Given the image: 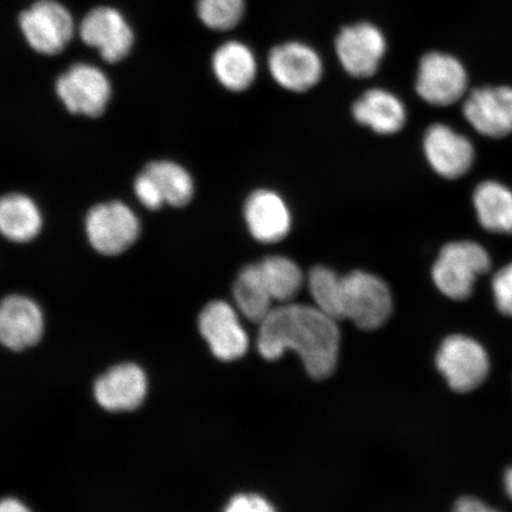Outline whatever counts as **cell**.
<instances>
[{
    "label": "cell",
    "mask_w": 512,
    "mask_h": 512,
    "mask_svg": "<svg viewBox=\"0 0 512 512\" xmlns=\"http://www.w3.org/2000/svg\"><path fill=\"white\" fill-rule=\"evenodd\" d=\"M504 486L508 496L512 499V467H510V469L505 472Z\"/></svg>",
    "instance_id": "obj_32"
},
{
    "label": "cell",
    "mask_w": 512,
    "mask_h": 512,
    "mask_svg": "<svg viewBox=\"0 0 512 512\" xmlns=\"http://www.w3.org/2000/svg\"><path fill=\"white\" fill-rule=\"evenodd\" d=\"M307 286L315 306L332 319L342 320L343 275L326 266L313 267Z\"/></svg>",
    "instance_id": "obj_25"
},
{
    "label": "cell",
    "mask_w": 512,
    "mask_h": 512,
    "mask_svg": "<svg viewBox=\"0 0 512 512\" xmlns=\"http://www.w3.org/2000/svg\"><path fill=\"white\" fill-rule=\"evenodd\" d=\"M246 12V0H197L196 14L204 27L224 32L238 27Z\"/></svg>",
    "instance_id": "obj_26"
},
{
    "label": "cell",
    "mask_w": 512,
    "mask_h": 512,
    "mask_svg": "<svg viewBox=\"0 0 512 512\" xmlns=\"http://www.w3.org/2000/svg\"><path fill=\"white\" fill-rule=\"evenodd\" d=\"M469 76L456 57L432 51L419 63L415 89L420 98L432 106L446 107L463 99Z\"/></svg>",
    "instance_id": "obj_9"
},
{
    "label": "cell",
    "mask_w": 512,
    "mask_h": 512,
    "mask_svg": "<svg viewBox=\"0 0 512 512\" xmlns=\"http://www.w3.org/2000/svg\"><path fill=\"white\" fill-rule=\"evenodd\" d=\"M268 69L280 87L303 93L315 87L323 76V62L307 44L287 42L272 49Z\"/></svg>",
    "instance_id": "obj_11"
},
{
    "label": "cell",
    "mask_w": 512,
    "mask_h": 512,
    "mask_svg": "<svg viewBox=\"0 0 512 512\" xmlns=\"http://www.w3.org/2000/svg\"><path fill=\"white\" fill-rule=\"evenodd\" d=\"M224 512H277L273 505L258 495H238L224 509Z\"/></svg>",
    "instance_id": "obj_29"
},
{
    "label": "cell",
    "mask_w": 512,
    "mask_h": 512,
    "mask_svg": "<svg viewBox=\"0 0 512 512\" xmlns=\"http://www.w3.org/2000/svg\"><path fill=\"white\" fill-rule=\"evenodd\" d=\"M134 192L140 203L150 210H158L165 204L162 191H160L158 184L145 171L142 172L134 182Z\"/></svg>",
    "instance_id": "obj_28"
},
{
    "label": "cell",
    "mask_w": 512,
    "mask_h": 512,
    "mask_svg": "<svg viewBox=\"0 0 512 512\" xmlns=\"http://www.w3.org/2000/svg\"><path fill=\"white\" fill-rule=\"evenodd\" d=\"M55 91L67 111L98 118L112 98V85L104 70L81 62L70 66L56 80Z\"/></svg>",
    "instance_id": "obj_5"
},
{
    "label": "cell",
    "mask_w": 512,
    "mask_h": 512,
    "mask_svg": "<svg viewBox=\"0 0 512 512\" xmlns=\"http://www.w3.org/2000/svg\"><path fill=\"white\" fill-rule=\"evenodd\" d=\"M492 292L499 312L512 318V262L495 274Z\"/></svg>",
    "instance_id": "obj_27"
},
{
    "label": "cell",
    "mask_w": 512,
    "mask_h": 512,
    "mask_svg": "<svg viewBox=\"0 0 512 512\" xmlns=\"http://www.w3.org/2000/svg\"><path fill=\"white\" fill-rule=\"evenodd\" d=\"M480 226L496 234H512V191L496 181L480 183L473 192Z\"/></svg>",
    "instance_id": "obj_21"
},
{
    "label": "cell",
    "mask_w": 512,
    "mask_h": 512,
    "mask_svg": "<svg viewBox=\"0 0 512 512\" xmlns=\"http://www.w3.org/2000/svg\"><path fill=\"white\" fill-rule=\"evenodd\" d=\"M392 311V293L381 278L364 271L343 275L342 319L370 331L386 324Z\"/></svg>",
    "instance_id": "obj_4"
},
{
    "label": "cell",
    "mask_w": 512,
    "mask_h": 512,
    "mask_svg": "<svg viewBox=\"0 0 512 512\" xmlns=\"http://www.w3.org/2000/svg\"><path fill=\"white\" fill-rule=\"evenodd\" d=\"M259 267L274 302H291L302 290L305 283L303 271L287 256H267L259 262Z\"/></svg>",
    "instance_id": "obj_23"
},
{
    "label": "cell",
    "mask_w": 512,
    "mask_h": 512,
    "mask_svg": "<svg viewBox=\"0 0 512 512\" xmlns=\"http://www.w3.org/2000/svg\"><path fill=\"white\" fill-rule=\"evenodd\" d=\"M424 152L431 168L446 179L463 177L475 162V147L470 139L444 124L428 127Z\"/></svg>",
    "instance_id": "obj_14"
},
{
    "label": "cell",
    "mask_w": 512,
    "mask_h": 512,
    "mask_svg": "<svg viewBox=\"0 0 512 512\" xmlns=\"http://www.w3.org/2000/svg\"><path fill=\"white\" fill-rule=\"evenodd\" d=\"M144 171L155 179L162 191L165 204L182 208L194 197V179L182 165L171 160H156L147 164Z\"/></svg>",
    "instance_id": "obj_24"
},
{
    "label": "cell",
    "mask_w": 512,
    "mask_h": 512,
    "mask_svg": "<svg viewBox=\"0 0 512 512\" xmlns=\"http://www.w3.org/2000/svg\"><path fill=\"white\" fill-rule=\"evenodd\" d=\"M259 325L258 348L266 360H278L292 350L313 379L324 380L334 373L341 335L337 320L318 307L292 303L274 307Z\"/></svg>",
    "instance_id": "obj_1"
},
{
    "label": "cell",
    "mask_w": 512,
    "mask_h": 512,
    "mask_svg": "<svg viewBox=\"0 0 512 512\" xmlns=\"http://www.w3.org/2000/svg\"><path fill=\"white\" fill-rule=\"evenodd\" d=\"M453 512H498L476 498L465 497L456 504Z\"/></svg>",
    "instance_id": "obj_30"
},
{
    "label": "cell",
    "mask_w": 512,
    "mask_h": 512,
    "mask_svg": "<svg viewBox=\"0 0 512 512\" xmlns=\"http://www.w3.org/2000/svg\"><path fill=\"white\" fill-rule=\"evenodd\" d=\"M40 306L24 296H9L0 309V339L6 348L21 351L32 347L43 335Z\"/></svg>",
    "instance_id": "obj_16"
},
{
    "label": "cell",
    "mask_w": 512,
    "mask_h": 512,
    "mask_svg": "<svg viewBox=\"0 0 512 512\" xmlns=\"http://www.w3.org/2000/svg\"><path fill=\"white\" fill-rule=\"evenodd\" d=\"M437 366L454 392L469 393L486 380L490 362L485 349L475 339L453 335L441 344Z\"/></svg>",
    "instance_id": "obj_8"
},
{
    "label": "cell",
    "mask_w": 512,
    "mask_h": 512,
    "mask_svg": "<svg viewBox=\"0 0 512 512\" xmlns=\"http://www.w3.org/2000/svg\"><path fill=\"white\" fill-rule=\"evenodd\" d=\"M24 41L35 53L56 56L73 41L78 25L72 12L59 0H37L18 17Z\"/></svg>",
    "instance_id": "obj_3"
},
{
    "label": "cell",
    "mask_w": 512,
    "mask_h": 512,
    "mask_svg": "<svg viewBox=\"0 0 512 512\" xmlns=\"http://www.w3.org/2000/svg\"><path fill=\"white\" fill-rule=\"evenodd\" d=\"M146 390L144 371L134 364H121L96 381L94 395L107 411H132L142 405Z\"/></svg>",
    "instance_id": "obj_17"
},
{
    "label": "cell",
    "mask_w": 512,
    "mask_h": 512,
    "mask_svg": "<svg viewBox=\"0 0 512 512\" xmlns=\"http://www.w3.org/2000/svg\"><path fill=\"white\" fill-rule=\"evenodd\" d=\"M491 258L483 246L473 241L447 243L432 267L438 290L452 300L469 298L480 275L490 271Z\"/></svg>",
    "instance_id": "obj_2"
},
{
    "label": "cell",
    "mask_w": 512,
    "mask_h": 512,
    "mask_svg": "<svg viewBox=\"0 0 512 512\" xmlns=\"http://www.w3.org/2000/svg\"><path fill=\"white\" fill-rule=\"evenodd\" d=\"M386 51V37L370 23H358L344 28L336 38L339 62L345 72L357 79L375 75Z\"/></svg>",
    "instance_id": "obj_10"
},
{
    "label": "cell",
    "mask_w": 512,
    "mask_h": 512,
    "mask_svg": "<svg viewBox=\"0 0 512 512\" xmlns=\"http://www.w3.org/2000/svg\"><path fill=\"white\" fill-rule=\"evenodd\" d=\"M78 35L85 46L98 51L101 59L111 64L130 56L136 41L123 12L107 5L95 6L83 16Z\"/></svg>",
    "instance_id": "obj_6"
},
{
    "label": "cell",
    "mask_w": 512,
    "mask_h": 512,
    "mask_svg": "<svg viewBox=\"0 0 512 512\" xmlns=\"http://www.w3.org/2000/svg\"><path fill=\"white\" fill-rule=\"evenodd\" d=\"M352 117L358 124L370 128L377 134L398 133L406 125L405 104L386 89H369L352 106Z\"/></svg>",
    "instance_id": "obj_18"
},
{
    "label": "cell",
    "mask_w": 512,
    "mask_h": 512,
    "mask_svg": "<svg viewBox=\"0 0 512 512\" xmlns=\"http://www.w3.org/2000/svg\"><path fill=\"white\" fill-rule=\"evenodd\" d=\"M234 299L242 315L253 323L260 324L274 309V299L262 278L259 264L242 268L234 284Z\"/></svg>",
    "instance_id": "obj_22"
},
{
    "label": "cell",
    "mask_w": 512,
    "mask_h": 512,
    "mask_svg": "<svg viewBox=\"0 0 512 512\" xmlns=\"http://www.w3.org/2000/svg\"><path fill=\"white\" fill-rule=\"evenodd\" d=\"M211 69L222 87L240 93L253 86L258 76V61L247 44L228 41L215 50Z\"/></svg>",
    "instance_id": "obj_19"
},
{
    "label": "cell",
    "mask_w": 512,
    "mask_h": 512,
    "mask_svg": "<svg viewBox=\"0 0 512 512\" xmlns=\"http://www.w3.org/2000/svg\"><path fill=\"white\" fill-rule=\"evenodd\" d=\"M243 216L249 233L261 243H277L291 232V210L284 198L273 190L252 192L246 200Z\"/></svg>",
    "instance_id": "obj_15"
},
{
    "label": "cell",
    "mask_w": 512,
    "mask_h": 512,
    "mask_svg": "<svg viewBox=\"0 0 512 512\" xmlns=\"http://www.w3.org/2000/svg\"><path fill=\"white\" fill-rule=\"evenodd\" d=\"M86 233L96 252L115 256L127 251L140 235V222L123 202L96 204L88 211Z\"/></svg>",
    "instance_id": "obj_7"
},
{
    "label": "cell",
    "mask_w": 512,
    "mask_h": 512,
    "mask_svg": "<svg viewBox=\"0 0 512 512\" xmlns=\"http://www.w3.org/2000/svg\"><path fill=\"white\" fill-rule=\"evenodd\" d=\"M198 328L221 361H235L246 354L248 336L232 305L222 300L209 303L201 312Z\"/></svg>",
    "instance_id": "obj_13"
},
{
    "label": "cell",
    "mask_w": 512,
    "mask_h": 512,
    "mask_svg": "<svg viewBox=\"0 0 512 512\" xmlns=\"http://www.w3.org/2000/svg\"><path fill=\"white\" fill-rule=\"evenodd\" d=\"M43 226L41 209L27 195L9 194L0 202V230L6 239L25 243L37 238Z\"/></svg>",
    "instance_id": "obj_20"
},
{
    "label": "cell",
    "mask_w": 512,
    "mask_h": 512,
    "mask_svg": "<svg viewBox=\"0 0 512 512\" xmlns=\"http://www.w3.org/2000/svg\"><path fill=\"white\" fill-rule=\"evenodd\" d=\"M0 512H30V510L23 503L9 498L0 505Z\"/></svg>",
    "instance_id": "obj_31"
},
{
    "label": "cell",
    "mask_w": 512,
    "mask_h": 512,
    "mask_svg": "<svg viewBox=\"0 0 512 512\" xmlns=\"http://www.w3.org/2000/svg\"><path fill=\"white\" fill-rule=\"evenodd\" d=\"M464 118L488 138H504L512 133V88L507 86L477 88L466 96Z\"/></svg>",
    "instance_id": "obj_12"
}]
</instances>
